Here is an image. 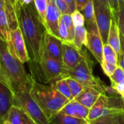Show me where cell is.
<instances>
[{"label": "cell", "mask_w": 124, "mask_h": 124, "mask_svg": "<svg viewBox=\"0 0 124 124\" xmlns=\"http://www.w3.org/2000/svg\"><path fill=\"white\" fill-rule=\"evenodd\" d=\"M102 4H104L107 7L109 8V10L111 11L112 12V15H113V0H100Z\"/></svg>", "instance_id": "obj_37"}, {"label": "cell", "mask_w": 124, "mask_h": 124, "mask_svg": "<svg viewBox=\"0 0 124 124\" xmlns=\"http://www.w3.org/2000/svg\"><path fill=\"white\" fill-rule=\"evenodd\" d=\"M53 1L61 14H67V13L71 14L70 7L65 0H53Z\"/></svg>", "instance_id": "obj_33"}, {"label": "cell", "mask_w": 124, "mask_h": 124, "mask_svg": "<svg viewBox=\"0 0 124 124\" xmlns=\"http://www.w3.org/2000/svg\"><path fill=\"white\" fill-rule=\"evenodd\" d=\"M66 1V3L68 4L69 7H70V10L71 11V13L73 12L75 10H76V4H75V1L74 0H65Z\"/></svg>", "instance_id": "obj_38"}, {"label": "cell", "mask_w": 124, "mask_h": 124, "mask_svg": "<svg viewBox=\"0 0 124 124\" xmlns=\"http://www.w3.org/2000/svg\"><path fill=\"white\" fill-rule=\"evenodd\" d=\"M85 124H124V111L102 115L94 120L86 121Z\"/></svg>", "instance_id": "obj_20"}, {"label": "cell", "mask_w": 124, "mask_h": 124, "mask_svg": "<svg viewBox=\"0 0 124 124\" xmlns=\"http://www.w3.org/2000/svg\"><path fill=\"white\" fill-rule=\"evenodd\" d=\"M59 113H62L64 115L73 116L75 118L86 121L89 113V109L73 99L70 100L68 103H67L62 108Z\"/></svg>", "instance_id": "obj_16"}, {"label": "cell", "mask_w": 124, "mask_h": 124, "mask_svg": "<svg viewBox=\"0 0 124 124\" xmlns=\"http://www.w3.org/2000/svg\"><path fill=\"white\" fill-rule=\"evenodd\" d=\"M76 4V8L78 11H82V10L86 7V5L90 1V0H74Z\"/></svg>", "instance_id": "obj_36"}, {"label": "cell", "mask_w": 124, "mask_h": 124, "mask_svg": "<svg viewBox=\"0 0 124 124\" xmlns=\"http://www.w3.org/2000/svg\"><path fill=\"white\" fill-rule=\"evenodd\" d=\"M12 105H14V93L0 82V124H4Z\"/></svg>", "instance_id": "obj_13"}, {"label": "cell", "mask_w": 124, "mask_h": 124, "mask_svg": "<svg viewBox=\"0 0 124 124\" xmlns=\"http://www.w3.org/2000/svg\"><path fill=\"white\" fill-rule=\"evenodd\" d=\"M102 94L92 87H85L82 92L73 99L88 109H91Z\"/></svg>", "instance_id": "obj_17"}, {"label": "cell", "mask_w": 124, "mask_h": 124, "mask_svg": "<svg viewBox=\"0 0 124 124\" xmlns=\"http://www.w3.org/2000/svg\"><path fill=\"white\" fill-rule=\"evenodd\" d=\"M86 54V50H78L73 43L63 42L62 44V62L69 69H73Z\"/></svg>", "instance_id": "obj_10"}, {"label": "cell", "mask_w": 124, "mask_h": 124, "mask_svg": "<svg viewBox=\"0 0 124 124\" xmlns=\"http://www.w3.org/2000/svg\"><path fill=\"white\" fill-rule=\"evenodd\" d=\"M121 96L122 97V99H124V92L122 94H121Z\"/></svg>", "instance_id": "obj_41"}, {"label": "cell", "mask_w": 124, "mask_h": 124, "mask_svg": "<svg viewBox=\"0 0 124 124\" xmlns=\"http://www.w3.org/2000/svg\"><path fill=\"white\" fill-rule=\"evenodd\" d=\"M118 25L120 30V34L124 37V1H119V14Z\"/></svg>", "instance_id": "obj_31"}, {"label": "cell", "mask_w": 124, "mask_h": 124, "mask_svg": "<svg viewBox=\"0 0 124 124\" xmlns=\"http://www.w3.org/2000/svg\"><path fill=\"white\" fill-rule=\"evenodd\" d=\"M101 67L102 68V70H103L104 73L108 77H110L113 74V72H115V70H116V67H118V65L113 64L106 62L105 61H102V62L101 64Z\"/></svg>", "instance_id": "obj_32"}, {"label": "cell", "mask_w": 124, "mask_h": 124, "mask_svg": "<svg viewBox=\"0 0 124 124\" xmlns=\"http://www.w3.org/2000/svg\"><path fill=\"white\" fill-rule=\"evenodd\" d=\"M119 1H121V0H113V18L115 19V20L117 22V23H118V14H119Z\"/></svg>", "instance_id": "obj_35"}, {"label": "cell", "mask_w": 124, "mask_h": 124, "mask_svg": "<svg viewBox=\"0 0 124 124\" xmlns=\"http://www.w3.org/2000/svg\"><path fill=\"white\" fill-rule=\"evenodd\" d=\"M121 37V48L118 54V66H120L124 69V37L120 34Z\"/></svg>", "instance_id": "obj_34"}, {"label": "cell", "mask_w": 124, "mask_h": 124, "mask_svg": "<svg viewBox=\"0 0 124 124\" xmlns=\"http://www.w3.org/2000/svg\"><path fill=\"white\" fill-rule=\"evenodd\" d=\"M7 44L8 50L12 56L23 64L30 61L26 45L20 27L11 31L9 42Z\"/></svg>", "instance_id": "obj_9"}, {"label": "cell", "mask_w": 124, "mask_h": 124, "mask_svg": "<svg viewBox=\"0 0 124 124\" xmlns=\"http://www.w3.org/2000/svg\"><path fill=\"white\" fill-rule=\"evenodd\" d=\"M124 111V101L121 96H108L107 94H102L92 107L89 110L86 121L94 120L102 115Z\"/></svg>", "instance_id": "obj_7"}, {"label": "cell", "mask_w": 124, "mask_h": 124, "mask_svg": "<svg viewBox=\"0 0 124 124\" xmlns=\"http://www.w3.org/2000/svg\"><path fill=\"white\" fill-rule=\"evenodd\" d=\"M33 4H34L35 8H36V10L38 13L39 17L44 26L45 16H46L48 0H34Z\"/></svg>", "instance_id": "obj_26"}, {"label": "cell", "mask_w": 124, "mask_h": 124, "mask_svg": "<svg viewBox=\"0 0 124 124\" xmlns=\"http://www.w3.org/2000/svg\"><path fill=\"white\" fill-rule=\"evenodd\" d=\"M9 1H11V3H12L15 7H17V4L18 0H9Z\"/></svg>", "instance_id": "obj_40"}, {"label": "cell", "mask_w": 124, "mask_h": 124, "mask_svg": "<svg viewBox=\"0 0 124 124\" xmlns=\"http://www.w3.org/2000/svg\"><path fill=\"white\" fill-rule=\"evenodd\" d=\"M120 30L118 28V25L117 22L113 18H112L108 39V44H109L118 54L121 48V37H120Z\"/></svg>", "instance_id": "obj_19"}, {"label": "cell", "mask_w": 124, "mask_h": 124, "mask_svg": "<svg viewBox=\"0 0 124 124\" xmlns=\"http://www.w3.org/2000/svg\"><path fill=\"white\" fill-rule=\"evenodd\" d=\"M85 19V26L89 32H99L98 28L97 26V22L95 19L94 9L93 4V0H90V1L86 5V7L81 11Z\"/></svg>", "instance_id": "obj_18"}, {"label": "cell", "mask_w": 124, "mask_h": 124, "mask_svg": "<svg viewBox=\"0 0 124 124\" xmlns=\"http://www.w3.org/2000/svg\"><path fill=\"white\" fill-rule=\"evenodd\" d=\"M58 33H59V37L63 42H68L70 43L69 41V34L68 29L65 26V24L62 19L60 17V22H59V27H58Z\"/></svg>", "instance_id": "obj_29"}, {"label": "cell", "mask_w": 124, "mask_h": 124, "mask_svg": "<svg viewBox=\"0 0 124 124\" xmlns=\"http://www.w3.org/2000/svg\"><path fill=\"white\" fill-rule=\"evenodd\" d=\"M23 64L11 55L7 42L0 39V82L14 94L26 88L33 78L26 72Z\"/></svg>", "instance_id": "obj_2"}, {"label": "cell", "mask_w": 124, "mask_h": 124, "mask_svg": "<svg viewBox=\"0 0 124 124\" xmlns=\"http://www.w3.org/2000/svg\"><path fill=\"white\" fill-rule=\"evenodd\" d=\"M61 18L64 21L65 26L68 29V34H69V41L70 43H73V41L74 39V34H75V26L73 22L71 14H70V13L62 14Z\"/></svg>", "instance_id": "obj_25"}, {"label": "cell", "mask_w": 124, "mask_h": 124, "mask_svg": "<svg viewBox=\"0 0 124 124\" xmlns=\"http://www.w3.org/2000/svg\"><path fill=\"white\" fill-rule=\"evenodd\" d=\"M72 19L75 27H79L85 26V19L83 13L81 11L75 10L73 12L71 13Z\"/></svg>", "instance_id": "obj_30"}, {"label": "cell", "mask_w": 124, "mask_h": 124, "mask_svg": "<svg viewBox=\"0 0 124 124\" xmlns=\"http://www.w3.org/2000/svg\"><path fill=\"white\" fill-rule=\"evenodd\" d=\"M68 77L75 79L84 87H92L101 94H106L107 86L99 77L93 75V61L87 53L73 69H68Z\"/></svg>", "instance_id": "obj_4"}, {"label": "cell", "mask_w": 124, "mask_h": 124, "mask_svg": "<svg viewBox=\"0 0 124 124\" xmlns=\"http://www.w3.org/2000/svg\"><path fill=\"white\" fill-rule=\"evenodd\" d=\"M68 68L61 61L57 60L43 51L40 64L39 83L52 84L55 81L68 77Z\"/></svg>", "instance_id": "obj_5"}, {"label": "cell", "mask_w": 124, "mask_h": 124, "mask_svg": "<svg viewBox=\"0 0 124 124\" xmlns=\"http://www.w3.org/2000/svg\"><path fill=\"white\" fill-rule=\"evenodd\" d=\"M61 15L62 14L57 9L54 1L48 0L44 27L47 32L58 38H60L58 33V27Z\"/></svg>", "instance_id": "obj_11"}, {"label": "cell", "mask_w": 124, "mask_h": 124, "mask_svg": "<svg viewBox=\"0 0 124 124\" xmlns=\"http://www.w3.org/2000/svg\"><path fill=\"white\" fill-rule=\"evenodd\" d=\"M30 93L49 121L70 101L53 85L41 83L34 79L31 83Z\"/></svg>", "instance_id": "obj_3"}, {"label": "cell", "mask_w": 124, "mask_h": 124, "mask_svg": "<svg viewBox=\"0 0 124 124\" xmlns=\"http://www.w3.org/2000/svg\"><path fill=\"white\" fill-rule=\"evenodd\" d=\"M34 0H18L17 4L21 5H28L33 2Z\"/></svg>", "instance_id": "obj_39"}, {"label": "cell", "mask_w": 124, "mask_h": 124, "mask_svg": "<svg viewBox=\"0 0 124 124\" xmlns=\"http://www.w3.org/2000/svg\"><path fill=\"white\" fill-rule=\"evenodd\" d=\"M4 124H36L30 115L20 107L12 105Z\"/></svg>", "instance_id": "obj_15"}, {"label": "cell", "mask_w": 124, "mask_h": 124, "mask_svg": "<svg viewBox=\"0 0 124 124\" xmlns=\"http://www.w3.org/2000/svg\"><path fill=\"white\" fill-rule=\"evenodd\" d=\"M111 85L124 83V69L120 66H118L113 74L109 77Z\"/></svg>", "instance_id": "obj_28"}, {"label": "cell", "mask_w": 124, "mask_h": 124, "mask_svg": "<svg viewBox=\"0 0 124 124\" xmlns=\"http://www.w3.org/2000/svg\"><path fill=\"white\" fill-rule=\"evenodd\" d=\"M103 61L118 65V54L108 43L103 46Z\"/></svg>", "instance_id": "obj_24"}, {"label": "cell", "mask_w": 124, "mask_h": 124, "mask_svg": "<svg viewBox=\"0 0 124 124\" xmlns=\"http://www.w3.org/2000/svg\"><path fill=\"white\" fill-rule=\"evenodd\" d=\"M93 4L98 31L103 44L105 45L108 43V34L113 18L112 12L109 8L100 0H93Z\"/></svg>", "instance_id": "obj_8"}, {"label": "cell", "mask_w": 124, "mask_h": 124, "mask_svg": "<svg viewBox=\"0 0 124 124\" xmlns=\"http://www.w3.org/2000/svg\"><path fill=\"white\" fill-rule=\"evenodd\" d=\"M33 80L26 88L14 94V105L23 108L36 124H51L50 121L31 95L30 88Z\"/></svg>", "instance_id": "obj_6"}, {"label": "cell", "mask_w": 124, "mask_h": 124, "mask_svg": "<svg viewBox=\"0 0 124 124\" xmlns=\"http://www.w3.org/2000/svg\"><path fill=\"white\" fill-rule=\"evenodd\" d=\"M65 80L69 86L73 99L76 98L78 94H80L85 88L81 83H80L79 82H78L72 77H67L65 78Z\"/></svg>", "instance_id": "obj_27"}, {"label": "cell", "mask_w": 124, "mask_h": 124, "mask_svg": "<svg viewBox=\"0 0 124 124\" xmlns=\"http://www.w3.org/2000/svg\"><path fill=\"white\" fill-rule=\"evenodd\" d=\"M52 85H53L57 89L58 91H60L63 96H65L69 100H73V95L71 94L70 89L69 88V86H68L65 78L58 80L55 81L54 83H52Z\"/></svg>", "instance_id": "obj_23"}, {"label": "cell", "mask_w": 124, "mask_h": 124, "mask_svg": "<svg viewBox=\"0 0 124 124\" xmlns=\"http://www.w3.org/2000/svg\"><path fill=\"white\" fill-rule=\"evenodd\" d=\"M86 48L93 54L97 61L101 64L103 61V42L99 32H89L87 34Z\"/></svg>", "instance_id": "obj_14"}, {"label": "cell", "mask_w": 124, "mask_h": 124, "mask_svg": "<svg viewBox=\"0 0 124 124\" xmlns=\"http://www.w3.org/2000/svg\"><path fill=\"white\" fill-rule=\"evenodd\" d=\"M86 121L73 116L57 113L50 120L51 124H85Z\"/></svg>", "instance_id": "obj_22"}, {"label": "cell", "mask_w": 124, "mask_h": 124, "mask_svg": "<svg viewBox=\"0 0 124 124\" xmlns=\"http://www.w3.org/2000/svg\"><path fill=\"white\" fill-rule=\"evenodd\" d=\"M62 44L63 42L58 37L46 31L44 34L43 51L54 58L62 61Z\"/></svg>", "instance_id": "obj_12"}, {"label": "cell", "mask_w": 124, "mask_h": 124, "mask_svg": "<svg viewBox=\"0 0 124 124\" xmlns=\"http://www.w3.org/2000/svg\"><path fill=\"white\" fill-rule=\"evenodd\" d=\"M16 10L19 27L32 64L31 75L35 80L39 82L46 29L38 15L33 2L28 5L17 4Z\"/></svg>", "instance_id": "obj_1"}, {"label": "cell", "mask_w": 124, "mask_h": 124, "mask_svg": "<svg viewBox=\"0 0 124 124\" xmlns=\"http://www.w3.org/2000/svg\"><path fill=\"white\" fill-rule=\"evenodd\" d=\"M87 29L85 26L75 27V34L73 45L78 50H82L83 45L86 46L87 44Z\"/></svg>", "instance_id": "obj_21"}]
</instances>
